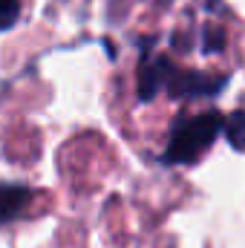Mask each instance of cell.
I'll use <instances>...</instances> for the list:
<instances>
[{
	"mask_svg": "<svg viewBox=\"0 0 245 248\" xmlns=\"http://www.w3.org/2000/svg\"><path fill=\"white\" fill-rule=\"evenodd\" d=\"M222 116L219 113H202L193 119H182L173 127V139L165 150V162L176 165V162H196L219 136L222 130Z\"/></svg>",
	"mask_w": 245,
	"mask_h": 248,
	"instance_id": "6da1fadb",
	"label": "cell"
},
{
	"mask_svg": "<svg viewBox=\"0 0 245 248\" xmlns=\"http://www.w3.org/2000/svg\"><path fill=\"white\" fill-rule=\"evenodd\" d=\"M20 12H23V0H0V32L12 29L20 20Z\"/></svg>",
	"mask_w": 245,
	"mask_h": 248,
	"instance_id": "3957f363",
	"label": "cell"
},
{
	"mask_svg": "<svg viewBox=\"0 0 245 248\" xmlns=\"http://www.w3.org/2000/svg\"><path fill=\"white\" fill-rule=\"evenodd\" d=\"M29 199H32L29 187L15 185V182H0V225L17 219L29 208Z\"/></svg>",
	"mask_w": 245,
	"mask_h": 248,
	"instance_id": "7a4b0ae2",
	"label": "cell"
}]
</instances>
